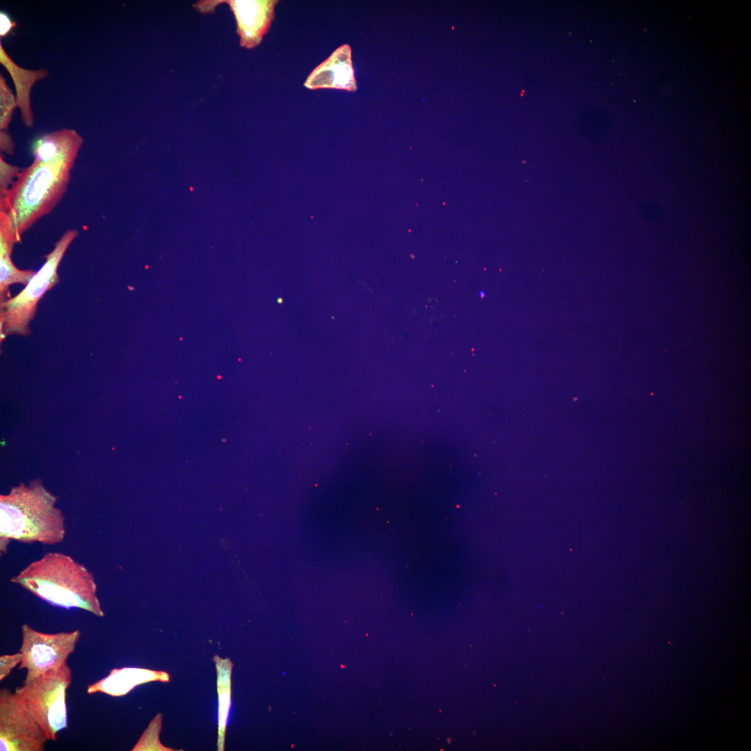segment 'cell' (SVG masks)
Returning a JSON list of instances; mask_svg holds the SVG:
<instances>
[{
  "label": "cell",
  "instance_id": "cell-13",
  "mask_svg": "<svg viewBox=\"0 0 751 751\" xmlns=\"http://www.w3.org/2000/svg\"><path fill=\"white\" fill-rule=\"evenodd\" d=\"M217 670L218 693V750H224L225 734L231 706V672L232 663L229 659L213 656Z\"/></svg>",
  "mask_w": 751,
  "mask_h": 751
},
{
  "label": "cell",
  "instance_id": "cell-1",
  "mask_svg": "<svg viewBox=\"0 0 751 751\" xmlns=\"http://www.w3.org/2000/svg\"><path fill=\"white\" fill-rule=\"evenodd\" d=\"M82 144V137L72 129L43 135L34 143L32 163L0 194V211L8 217L18 243L22 234L51 212L65 194Z\"/></svg>",
  "mask_w": 751,
  "mask_h": 751
},
{
  "label": "cell",
  "instance_id": "cell-17",
  "mask_svg": "<svg viewBox=\"0 0 751 751\" xmlns=\"http://www.w3.org/2000/svg\"><path fill=\"white\" fill-rule=\"evenodd\" d=\"M22 659V654L19 652L13 654H3L0 657V681L8 677L12 670Z\"/></svg>",
  "mask_w": 751,
  "mask_h": 751
},
{
  "label": "cell",
  "instance_id": "cell-15",
  "mask_svg": "<svg viewBox=\"0 0 751 751\" xmlns=\"http://www.w3.org/2000/svg\"><path fill=\"white\" fill-rule=\"evenodd\" d=\"M17 106L16 96L0 74V130H6Z\"/></svg>",
  "mask_w": 751,
  "mask_h": 751
},
{
  "label": "cell",
  "instance_id": "cell-18",
  "mask_svg": "<svg viewBox=\"0 0 751 751\" xmlns=\"http://www.w3.org/2000/svg\"><path fill=\"white\" fill-rule=\"evenodd\" d=\"M17 26L15 21L3 11L0 12V37H6L11 30Z\"/></svg>",
  "mask_w": 751,
  "mask_h": 751
},
{
  "label": "cell",
  "instance_id": "cell-11",
  "mask_svg": "<svg viewBox=\"0 0 751 751\" xmlns=\"http://www.w3.org/2000/svg\"><path fill=\"white\" fill-rule=\"evenodd\" d=\"M0 62L9 72L15 87L17 106L26 127H32L34 123L31 111L30 94L33 85L49 75L45 69L27 70L17 65L5 51L0 42Z\"/></svg>",
  "mask_w": 751,
  "mask_h": 751
},
{
  "label": "cell",
  "instance_id": "cell-4",
  "mask_svg": "<svg viewBox=\"0 0 751 751\" xmlns=\"http://www.w3.org/2000/svg\"><path fill=\"white\" fill-rule=\"evenodd\" d=\"M78 235L76 229L66 231L47 254L41 268L35 273L25 288L17 296L0 303L1 341L7 335L26 336L34 317L38 303L59 281V264L68 247Z\"/></svg>",
  "mask_w": 751,
  "mask_h": 751
},
{
  "label": "cell",
  "instance_id": "cell-8",
  "mask_svg": "<svg viewBox=\"0 0 751 751\" xmlns=\"http://www.w3.org/2000/svg\"><path fill=\"white\" fill-rule=\"evenodd\" d=\"M225 2L235 17L236 32L241 47L251 49L257 46L268 31L274 17L276 0H227Z\"/></svg>",
  "mask_w": 751,
  "mask_h": 751
},
{
  "label": "cell",
  "instance_id": "cell-3",
  "mask_svg": "<svg viewBox=\"0 0 751 751\" xmlns=\"http://www.w3.org/2000/svg\"><path fill=\"white\" fill-rule=\"evenodd\" d=\"M10 581L53 606L67 609L77 608L97 617L104 615L92 574L66 554H45Z\"/></svg>",
  "mask_w": 751,
  "mask_h": 751
},
{
  "label": "cell",
  "instance_id": "cell-7",
  "mask_svg": "<svg viewBox=\"0 0 751 751\" xmlns=\"http://www.w3.org/2000/svg\"><path fill=\"white\" fill-rule=\"evenodd\" d=\"M47 736L15 692L0 691V750L42 751Z\"/></svg>",
  "mask_w": 751,
  "mask_h": 751
},
{
  "label": "cell",
  "instance_id": "cell-20",
  "mask_svg": "<svg viewBox=\"0 0 751 751\" xmlns=\"http://www.w3.org/2000/svg\"><path fill=\"white\" fill-rule=\"evenodd\" d=\"M479 293H480V296H482V297L485 296V292H483V291H480Z\"/></svg>",
  "mask_w": 751,
  "mask_h": 751
},
{
  "label": "cell",
  "instance_id": "cell-10",
  "mask_svg": "<svg viewBox=\"0 0 751 751\" xmlns=\"http://www.w3.org/2000/svg\"><path fill=\"white\" fill-rule=\"evenodd\" d=\"M168 673L139 668L112 670L108 676L88 686L87 693H102L111 696H123L138 685L159 681L168 682Z\"/></svg>",
  "mask_w": 751,
  "mask_h": 751
},
{
  "label": "cell",
  "instance_id": "cell-12",
  "mask_svg": "<svg viewBox=\"0 0 751 751\" xmlns=\"http://www.w3.org/2000/svg\"><path fill=\"white\" fill-rule=\"evenodd\" d=\"M18 243L14 232L5 225H0V300L5 301L13 284L26 285L34 276L33 270H20L11 259L14 245Z\"/></svg>",
  "mask_w": 751,
  "mask_h": 751
},
{
  "label": "cell",
  "instance_id": "cell-19",
  "mask_svg": "<svg viewBox=\"0 0 751 751\" xmlns=\"http://www.w3.org/2000/svg\"><path fill=\"white\" fill-rule=\"evenodd\" d=\"M0 148L1 152L10 155L14 153L15 144L7 130H0Z\"/></svg>",
  "mask_w": 751,
  "mask_h": 751
},
{
  "label": "cell",
  "instance_id": "cell-6",
  "mask_svg": "<svg viewBox=\"0 0 751 751\" xmlns=\"http://www.w3.org/2000/svg\"><path fill=\"white\" fill-rule=\"evenodd\" d=\"M22 633L19 652L22 659L19 669L27 671L24 681L65 664L68 656L74 652L81 636L79 630L45 633L33 629L27 624L22 626Z\"/></svg>",
  "mask_w": 751,
  "mask_h": 751
},
{
  "label": "cell",
  "instance_id": "cell-14",
  "mask_svg": "<svg viewBox=\"0 0 751 751\" xmlns=\"http://www.w3.org/2000/svg\"><path fill=\"white\" fill-rule=\"evenodd\" d=\"M162 716L157 714L150 722L148 727L131 750L132 751L175 750L163 745L159 741V734L161 729Z\"/></svg>",
  "mask_w": 751,
  "mask_h": 751
},
{
  "label": "cell",
  "instance_id": "cell-5",
  "mask_svg": "<svg viewBox=\"0 0 751 751\" xmlns=\"http://www.w3.org/2000/svg\"><path fill=\"white\" fill-rule=\"evenodd\" d=\"M72 671L65 663L23 682L15 693L45 732L48 740L67 726L66 691Z\"/></svg>",
  "mask_w": 751,
  "mask_h": 751
},
{
  "label": "cell",
  "instance_id": "cell-16",
  "mask_svg": "<svg viewBox=\"0 0 751 751\" xmlns=\"http://www.w3.org/2000/svg\"><path fill=\"white\" fill-rule=\"evenodd\" d=\"M21 168L11 165L4 160L3 155H0V194L6 192L13 184L21 172Z\"/></svg>",
  "mask_w": 751,
  "mask_h": 751
},
{
  "label": "cell",
  "instance_id": "cell-9",
  "mask_svg": "<svg viewBox=\"0 0 751 751\" xmlns=\"http://www.w3.org/2000/svg\"><path fill=\"white\" fill-rule=\"evenodd\" d=\"M309 89L336 88L355 91L357 83L348 44L338 47L309 75L304 83Z\"/></svg>",
  "mask_w": 751,
  "mask_h": 751
},
{
  "label": "cell",
  "instance_id": "cell-2",
  "mask_svg": "<svg viewBox=\"0 0 751 751\" xmlns=\"http://www.w3.org/2000/svg\"><path fill=\"white\" fill-rule=\"evenodd\" d=\"M57 497L48 491L40 479L28 485L13 487L0 496V551H7L12 540L45 544L61 542L65 535V518L55 507Z\"/></svg>",
  "mask_w": 751,
  "mask_h": 751
}]
</instances>
